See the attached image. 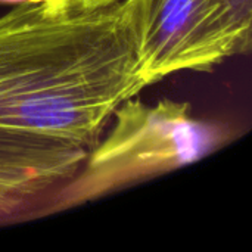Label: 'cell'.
<instances>
[{
    "instance_id": "obj_1",
    "label": "cell",
    "mask_w": 252,
    "mask_h": 252,
    "mask_svg": "<svg viewBox=\"0 0 252 252\" xmlns=\"http://www.w3.org/2000/svg\"><path fill=\"white\" fill-rule=\"evenodd\" d=\"M148 87L133 0L0 15V130L90 149L117 106Z\"/></svg>"
},
{
    "instance_id": "obj_2",
    "label": "cell",
    "mask_w": 252,
    "mask_h": 252,
    "mask_svg": "<svg viewBox=\"0 0 252 252\" xmlns=\"http://www.w3.org/2000/svg\"><path fill=\"white\" fill-rule=\"evenodd\" d=\"M108 133L87 151L75 176L41 216L96 201L126 186L183 168L230 140L227 127L196 118L189 102L137 96L117 106Z\"/></svg>"
},
{
    "instance_id": "obj_3",
    "label": "cell",
    "mask_w": 252,
    "mask_h": 252,
    "mask_svg": "<svg viewBox=\"0 0 252 252\" xmlns=\"http://www.w3.org/2000/svg\"><path fill=\"white\" fill-rule=\"evenodd\" d=\"M251 27L252 0H133L136 55L149 87L248 52Z\"/></svg>"
},
{
    "instance_id": "obj_4",
    "label": "cell",
    "mask_w": 252,
    "mask_h": 252,
    "mask_svg": "<svg viewBox=\"0 0 252 252\" xmlns=\"http://www.w3.org/2000/svg\"><path fill=\"white\" fill-rule=\"evenodd\" d=\"M87 148L0 130V220L46 205L75 176Z\"/></svg>"
},
{
    "instance_id": "obj_5",
    "label": "cell",
    "mask_w": 252,
    "mask_h": 252,
    "mask_svg": "<svg viewBox=\"0 0 252 252\" xmlns=\"http://www.w3.org/2000/svg\"><path fill=\"white\" fill-rule=\"evenodd\" d=\"M112 0H0V3L16 6V4H44L56 9L62 7H69L75 4H99V3H106Z\"/></svg>"
}]
</instances>
